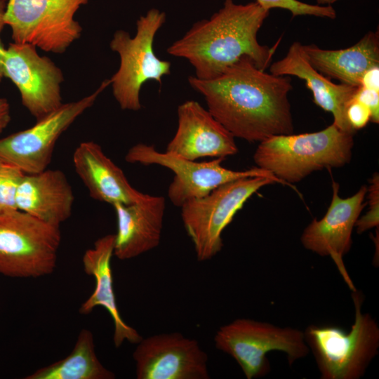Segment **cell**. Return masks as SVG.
Masks as SVG:
<instances>
[{"label": "cell", "mask_w": 379, "mask_h": 379, "mask_svg": "<svg viewBox=\"0 0 379 379\" xmlns=\"http://www.w3.org/2000/svg\"><path fill=\"white\" fill-rule=\"evenodd\" d=\"M208 110L234 138L261 142L293 133L289 76H277L244 57L211 79L188 77Z\"/></svg>", "instance_id": "1"}, {"label": "cell", "mask_w": 379, "mask_h": 379, "mask_svg": "<svg viewBox=\"0 0 379 379\" xmlns=\"http://www.w3.org/2000/svg\"><path fill=\"white\" fill-rule=\"evenodd\" d=\"M270 11L258 2L237 4L225 0L223 6L209 19L194 23L167 53L187 60L195 77L211 79L244 57L265 70L276 49L261 45L258 33Z\"/></svg>", "instance_id": "2"}, {"label": "cell", "mask_w": 379, "mask_h": 379, "mask_svg": "<svg viewBox=\"0 0 379 379\" xmlns=\"http://www.w3.org/2000/svg\"><path fill=\"white\" fill-rule=\"evenodd\" d=\"M353 135L334 123L317 132L274 135L260 142L253 160L298 192L292 183L313 171L343 167L350 161Z\"/></svg>", "instance_id": "3"}, {"label": "cell", "mask_w": 379, "mask_h": 379, "mask_svg": "<svg viewBox=\"0 0 379 379\" xmlns=\"http://www.w3.org/2000/svg\"><path fill=\"white\" fill-rule=\"evenodd\" d=\"M355 315L350 331L332 325H310L304 332L322 379H359L378 353L379 326L361 312L363 296L352 291Z\"/></svg>", "instance_id": "4"}, {"label": "cell", "mask_w": 379, "mask_h": 379, "mask_svg": "<svg viewBox=\"0 0 379 379\" xmlns=\"http://www.w3.org/2000/svg\"><path fill=\"white\" fill-rule=\"evenodd\" d=\"M166 21V14L150 9L136 22V34L131 37L124 30H117L110 41L111 50L118 53L119 67L109 79L113 95L124 110L141 109L140 93L149 80L161 84L171 73V62L158 58L153 48L154 37Z\"/></svg>", "instance_id": "5"}, {"label": "cell", "mask_w": 379, "mask_h": 379, "mask_svg": "<svg viewBox=\"0 0 379 379\" xmlns=\"http://www.w3.org/2000/svg\"><path fill=\"white\" fill-rule=\"evenodd\" d=\"M60 243V226L20 210L0 214V274L13 278L52 274Z\"/></svg>", "instance_id": "6"}, {"label": "cell", "mask_w": 379, "mask_h": 379, "mask_svg": "<svg viewBox=\"0 0 379 379\" xmlns=\"http://www.w3.org/2000/svg\"><path fill=\"white\" fill-rule=\"evenodd\" d=\"M214 342L218 350L235 359L247 379L263 377L270 371V352L285 353L290 365L310 352L303 331L244 318L220 327Z\"/></svg>", "instance_id": "7"}, {"label": "cell", "mask_w": 379, "mask_h": 379, "mask_svg": "<svg viewBox=\"0 0 379 379\" xmlns=\"http://www.w3.org/2000/svg\"><path fill=\"white\" fill-rule=\"evenodd\" d=\"M274 180L255 176L225 183L208 194L190 200L181 208V218L194 246L197 258L206 261L223 246L222 233L234 215L255 192Z\"/></svg>", "instance_id": "8"}, {"label": "cell", "mask_w": 379, "mask_h": 379, "mask_svg": "<svg viewBox=\"0 0 379 379\" xmlns=\"http://www.w3.org/2000/svg\"><path fill=\"white\" fill-rule=\"evenodd\" d=\"M88 0H8L4 14L14 43L29 44L36 48L63 53L81 34L74 19Z\"/></svg>", "instance_id": "9"}, {"label": "cell", "mask_w": 379, "mask_h": 379, "mask_svg": "<svg viewBox=\"0 0 379 379\" xmlns=\"http://www.w3.org/2000/svg\"><path fill=\"white\" fill-rule=\"evenodd\" d=\"M223 159L216 158L210 161L197 162L166 151L160 152L153 145L144 143L133 145L125 156L128 163L159 165L172 171L174 177L168 189V197L177 207L204 197L225 183L241 178L263 176L284 185L270 172L258 166L241 171L227 169L221 165Z\"/></svg>", "instance_id": "10"}, {"label": "cell", "mask_w": 379, "mask_h": 379, "mask_svg": "<svg viewBox=\"0 0 379 379\" xmlns=\"http://www.w3.org/2000/svg\"><path fill=\"white\" fill-rule=\"evenodd\" d=\"M110 85L104 80L91 94L62 104L56 110L37 120L29 128L0 139V161L18 167L25 174L46 170L51 162L55 144L61 135Z\"/></svg>", "instance_id": "11"}, {"label": "cell", "mask_w": 379, "mask_h": 379, "mask_svg": "<svg viewBox=\"0 0 379 379\" xmlns=\"http://www.w3.org/2000/svg\"><path fill=\"white\" fill-rule=\"evenodd\" d=\"M4 74L17 87L23 106L36 121L63 104L62 70L33 45L11 43L4 55Z\"/></svg>", "instance_id": "12"}, {"label": "cell", "mask_w": 379, "mask_h": 379, "mask_svg": "<svg viewBox=\"0 0 379 379\" xmlns=\"http://www.w3.org/2000/svg\"><path fill=\"white\" fill-rule=\"evenodd\" d=\"M138 379H208V355L178 332L142 338L133 353Z\"/></svg>", "instance_id": "13"}, {"label": "cell", "mask_w": 379, "mask_h": 379, "mask_svg": "<svg viewBox=\"0 0 379 379\" xmlns=\"http://www.w3.org/2000/svg\"><path fill=\"white\" fill-rule=\"evenodd\" d=\"M333 197L324 216L314 218L304 230L300 241L302 246L321 256H330L352 291L356 289L345 267L343 257L352 245V233L364 202L367 187L363 185L352 197H339V185L333 180Z\"/></svg>", "instance_id": "14"}, {"label": "cell", "mask_w": 379, "mask_h": 379, "mask_svg": "<svg viewBox=\"0 0 379 379\" xmlns=\"http://www.w3.org/2000/svg\"><path fill=\"white\" fill-rule=\"evenodd\" d=\"M177 114V130L166 152L190 160L225 159L238 152L234 135L198 102L185 101Z\"/></svg>", "instance_id": "15"}, {"label": "cell", "mask_w": 379, "mask_h": 379, "mask_svg": "<svg viewBox=\"0 0 379 379\" xmlns=\"http://www.w3.org/2000/svg\"><path fill=\"white\" fill-rule=\"evenodd\" d=\"M113 207L117 221L114 256L129 260L158 246L166 208L164 197L145 194L138 201L116 204Z\"/></svg>", "instance_id": "16"}, {"label": "cell", "mask_w": 379, "mask_h": 379, "mask_svg": "<svg viewBox=\"0 0 379 379\" xmlns=\"http://www.w3.org/2000/svg\"><path fill=\"white\" fill-rule=\"evenodd\" d=\"M270 73L277 76H295L305 81L312 91L314 102L333 116V123L342 131L354 133L346 117V108L359 87L335 84L308 61L302 45L295 41L286 55L270 66Z\"/></svg>", "instance_id": "17"}, {"label": "cell", "mask_w": 379, "mask_h": 379, "mask_svg": "<svg viewBox=\"0 0 379 379\" xmlns=\"http://www.w3.org/2000/svg\"><path fill=\"white\" fill-rule=\"evenodd\" d=\"M114 238L112 234L100 237L95 241L93 247L87 249L83 255L84 270L87 275L94 277L95 286L91 295L79 307V313L87 315L98 306L106 309L113 320V342L118 348L125 341L137 344L142 337L124 321L117 307L111 267Z\"/></svg>", "instance_id": "18"}, {"label": "cell", "mask_w": 379, "mask_h": 379, "mask_svg": "<svg viewBox=\"0 0 379 379\" xmlns=\"http://www.w3.org/2000/svg\"><path fill=\"white\" fill-rule=\"evenodd\" d=\"M73 164L90 196L97 201L112 206L129 204L145 195L131 186L123 171L93 141L82 142L77 147Z\"/></svg>", "instance_id": "19"}, {"label": "cell", "mask_w": 379, "mask_h": 379, "mask_svg": "<svg viewBox=\"0 0 379 379\" xmlns=\"http://www.w3.org/2000/svg\"><path fill=\"white\" fill-rule=\"evenodd\" d=\"M74 200L67 176L58 169L25 174L16 194L18 210L58 226L70 218Z\"/></svg>", "instance_id": "20"}, {"label": "cell", "mask_w": 379, "mask_h": 379, "mask_svg": "<svg viewBox=\"0 0 379 379\" xmlns=\"http://www.w3.org/2000/svg\"><path fill=\"white\" fill-rule=\"evenodd\" d=\"M308 61L318 72L342 84L359 87L363 75L379 66V33L370 31L351 47L326 50L302 45Z\"/></svg>", "instance_id": "21"}, {"label": "cell", "mask_w": 379, "mask_h": 379, "mask_svg": "<svg viewBox=\"0 0 379 379\" xmlns=\"http://www.w3.org/2000/svg\"><path fill=\"white\" fill-rule=\"evenodd\" d=\"M25 378L114 379L115 375L99 360L93 333L83 328L72 351L66 357L34 371Z\"/></svg>", "instance_id": "22"}, {"label": "cell", "mask_w": 379, "mask_h": 379, "mask_svg": "<svg viewBox=\"0 0 379 379\" xmlns=\"http://www.w3.org/2000/svg\"><path fill=\"white\" fill-rule=\"evenodd\" d=\"M25 175L18 167L0 161V214L18 210L16 194Z\"/></svg>", "instance_id": "23"}, {"label": "cell", "mask_w": 379, "mask_h": 379, "mask_svg": "<svg viewBox=\"0 0 379 379\" xmlns=\"http://www.w3.org/2000/svg\"><path fill=\"white\" fill-rule=\"evenodd\" d=\"M263 8H282L289 11L293 17L312 15L335 19L336 12L331 6L309 4L298 0H256Z\"/></svg>", "instance_id": "24"}, {"label": "cell", "mask_w": 379, "mask_h": 379, "mask_svg": "<svg viewBox=\"0 0 379 379\" xmlns=\"http://www.w3.org/2000/svg\"><path fill=\"white\" fill-rule=\"evenodd\" d=\"M369 207L367 213L358 218L355 227L358 234L363 233L379 225V175L375 173L367 187Z\"/></svg>", "instance_id": "25"}, {"label": "cell", "mask_w": 379, "mask_h": 379, "mask_svg": "<svg viewBox=\"0 0 379 379\" xmlns=\"http://www.w3.org/2000/svg\"><path fill=\"white\" fill-rule=\"evenodd\" d=\"M347 120L354 131L364 128L371 121V113L369 108L354 98L346 108Z\"/></svg>", "instance_id": "26"}, {"label": "cell", "mask_w": 379, "mask_h": 379, "mask_svg": "<svg viewBox=\"0 0 379 379\" xmlns=\"http://www.w3.org/2000/svg\"><path fill=\"white\" fill-rule=\"evenodd\" d=\"M354 98L366 105L371 113V121L379 122V91L359 86Z\"/></svg>", "instance_id": "27"}, {"label": "cell", "mask_w": 379, "mask_h": 379, "mask_svg": "<svg viewBox=\"0 0 379 379\" xmlns=\"http://www.w3.org/2000/svg\"><path fill=\"white\" fill-rule=\"evenodd\" d=\"M360 86L379 91V66L374 67L365 72Z\"/></svg>", "instance_id": "28"}, {"label": "cell", "mask_w": 379, "mask_h": 379, "mask_svg": "<svg viewBox=\"0 0 379 379\" xmlns=\"http://www.w3.org/2000/svg\"><path fill=\"white\" fill-rule=\"evenodd\" d=\"M6 0H0V82L4 78V59L6 48L4 47L1 39V34L6 25L4 21V14L6 11Z\"/></svg>", "instance_id": "29"}, {"label": "cell", "mask_w": 379, "mask_h": 379, "mask_svg": "<svg viewBox=\"0 0 379 379\" xmlns=\"http://www.w3.org/2000/svg\"><path fill=\"white\" fill-rule=\"evenodd\" d=\"M11 121V108L8 101L0 98V134L7 127Z\"/></svg>", "instance_id": "30"}, {"label": "cell", "mask_w": 379, "mask_h": 379, "mask_svg": "<svg viewBox=\"0 0 379 379\" xmlns=\"http://www.w3.org/2000/svg\"><path fill=\"white\" fill-rule=\"evenodd\" d=\"M337 1L339 0H316L317 4L319 6H331Z\"/></svg>", "instance_id": "31"}]
</instances>
